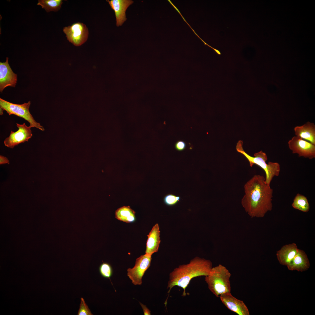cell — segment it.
<instances>
[{
    "mask_svg": "<svg viewBox=\"0 0 315 315\" xmlns=\"http://www.w3.org/2000/svg\"><path fill=\"white\" fill-rule=\"evenodd\" d=\"M241 204L251 218H262L272 208L273 189L266 183L265 177L254 175L244 186Z\"/></svg>",
    "mask_w": 315,
    "mask_h": 315,
    "instance_id": "1",
    "label": "cell"
},
{
    "mask_svg": "<svg viewBox=\"0 0 315 315\" xmlns=\"http://www.w3.org/2000/svg\"><path fill=\"white\" fill-rule=\"evenodd\" d=\"M212 267L210 260L199 257H195L188 264L179 265L169 274L167 287L169 289L168 293L173 287L177 286L183 288L182 295H186L185 289L191 279L197 276H207Z\"/></svg>",
    "mask_w": 315,
    "mask_h": 315,
    "instance_id": "2",
    "label": "cell"
},
{
    "mask_svg": "<svg viewBox=\"0 0 315 315\" xmlns=\"http://www.w3.org/2000/svg\"><path fill=\"white\" fill-rule=\"evenodd\" d=\"M229 271L221 264L211 269L209 274L205 276V281L210 290L216 297L224 293H231Z\"/></svg>",
    "mask_w": 315,
    "mask_h": 315,
    "instance_id": "3",
    "label": "cell"
},
{
    "mask_svg": "<svg viewBox=\"0 0 315 315\" xmlns=\"http://www.w3.org/2000/svg\"><path fill=\"white\" fill-rule=\"evenodd\" d=\"M243 143L242 140L239 141L236 146L237 151L246 158L249 162L250 167H252L255 164L264 171L266 175L265 181L267 184L270 185L273 177L279 175L280 170L279 164L276 162H271L267 163L266 162L267 160V156L262 150L254 153L253 157L244 151L243 147Z\"/></svg>",
    "mask_w": 315,
    "mask_h": 315,
    "instance_id": "4",
    "label": "cell"
},
{
    "mask_svg": "<svg viewBox=\"0 0 315 315\" xmlns=\"http://www.w3.org/2000/svg\"><path fill=\"white\" fill-rule=\"evenodd\" d=\"M31 102L22 104H16L10 102L0 98V107L6 111L9 115H14L23 118L30 123V126L35 127L42 131L45 130L43 127L34 119L29 111Z\"/></svg>",
    "mask_w": 315,
    "mask_h": 315,
    "instance_id": "5",
    "label": "cell"
},
{
    "mask_svg": "<svg viewBox=\"0 0 315 315\" xmlns=\"http://www.w3.org/2000/svg\"><path fill=\"white\" fill-rule=\"evenodd\" d=\"M63 30L67 40L75 46H81L88 39V29L82 22L74 23L71 25L64 27Z\"/></svg>",
    "mask_w": 315,
    "mask_h": 315,
    "instance_id": "6",
    "label": "cell"
},
{
    "mask_svg": "<svg viewBox=\"0 0 315 315\" xmlns=\"http://www.w3.org/2000/svg\"><path fill=\"white\" fill-rule=\"evenodd\" d=\"M151 255L145 254L137 258L134 266L127 270V275L134 285H141L142 278L149 268L152 259Z\"/></svg>",
    "mask_w": 315,
    "mask_h": 315,
    "instance_id": "7",
    "label": "cell"
},
{
    "mask_svg": "<svg viewBox=\"0 0 315 315\" xmlns=\"http://www.w3.org/2000/svg\"><path fill=\"white\" fill-rule=\"evenodd\" d=\"M288 144L292 153L298 154L299 157L310 159L315 158V145L299 136L293 137L289 141Z\"/></svg>",
    "mask_w": 315,
    "mask_h": 315,
    "instance_id": "8",
    "label": "cell"
},
{
    "mask_svg": "<svg viewBox=\"0 0 315 315\" xmlns=\"http://www.w3.org/2000/svg\"><path fill=\"white\" fill-rule=\"evenodd\" d=\"M16 126L18 130L15 132L11 131L9 136L4 141V145L8 148H13L20 144L28 141L33 135L30 126H27L24 123H16Z\"/></svg>",
    "mask_w": 315,
    "mask_h": 315,
    "instance_id": "9",
    "label": "cell"
},
{
    "mask_svg": "<svg viewBox=\"0 0 315 315\" xmlns=\"http://www.w3.org/2000/svg\"><path fill=\"white\" fill-rule=\"evenodd\" d=\"M219 297L223 304L231 311L239 315H249L248 309L243 301L233 296L231 293L222 294Z\"/></svg>",
    "mask_w": 315,
    "mask_h": 315,
    "instance_id": "10",
    "label": "cell"
},
{
    "mask_svg": "<svg viewBox=\"0 0 315 315\" xmlns=\"http://www.w3.org/2000/svg\"><path fill=\"white\" fill-rule=\"evenodd\" d=\"M6 57L5 62H0V91L2 93L7 86L15 87L17 81V76L12 71Z\"/></svg>",
    "mask_w": 315,
    "mask_h": 315,
    "instance_id": "11",
    "label": "cell"
},
{
    "mask_svg": "<svg viewBox=\"0 0 315 315\" xmlns=\"http://www.w3.org/2000/svg\"><path fill=\"white\" fill-rule=\"evenodd\" d=\"M106 1L114 11L116 26L117 27L121 26L127 20L126 10L132 4L133 1L131 0H107Z\"/></svg>",
    "mask_w": 315,
    "mask_h": 315,
    "instance_id": "12",
    "label": "cell"
},
{
    "mask_svg": "<svg viewBox=\"0 0 315 315\" xmlns=\"http://www.w3.org/2000/svg\"><path fill=\"white\" fill-rule=\"evenodd\" d=\"M310 266L307 254L303 250L299 249L295 256L287 266L289 270L302 272L307 270Z\"/></svg>",
    "mask_w": 315,
    "mask_h": 315,
    "instance_id": "13",
    "label": "cell"
},
{
    "mask_svg": "<svg viewBox=\"0 0 315 315\" xmlns=\"http://www.w3.org/2000/svg\"><path fill=\"white\" fill-rule=\"evenodd\" d=\"M299 249L294 243L283 246L276 252V255L279 263L281 265L287 266L295 256Z\"/></svg>",
    "mask_w": 315,
    "mask_h": 315,
    "instance_id": "14",
    "label": "cell"
},
{
    "mask_svg": "<svg viewBox=\"0 0 315 315\" xmlns=\"http://www.w3.org/2000/svg\"><path fill=\"white\" fill-rule=\"evenodd\" d=\"M146 243V254L152 255L157 252L160 242V231L159 225L155 224L153 227L149 234Z\"/></svg>",
    "mask_w": 315,
    "mask_h": 315,
    "instance_id": "15",
    "label": "cell"
},
{
    "mask_svg": "<svg viewBox=\"0 0 315 315\" xmlns=\"http://www.w3.org/2000/svg\"><path fill=\"white\" fill-rule=\"evenodd\" d=\"M294 130L296 136L315 145V125L314 123L307 122L302 125L295 127Z\"/></svg>",
    "mask_w": 315,
    "mask_h": 315,
    "instance_id": "16",
    "label": "cell"
},
{
    "mask_svg": "<svg viewBox=\"0 0 315 315\" xmlns=\"http://www.w3.org/2000/svg\"><path fill=\"white\" fill-rule=\"evenodd\" d=\"M135 212L130 206H123L115 211V217L117 219L127 223L134 222L136 220Z\"/></svg>",
    "mask_w": 315,
    "mask_h": 315,
    "instance_id": "17",
    "label": "cell"
},
{
    "mask_svg": "<svg viewBox=\"0 0 315 315\" xmlns=\"http://www.w3.org/2000/svg\"><path fill=\"white\" fill-rule=\"evenodd\" d=\"M292 206L294 209L304 212H308L310 208L307 197L299 193L297 194L294 198Z\"/></svg>",
    "mask_w": 315,
    "mask_h": 315,
    "instance_id": "18",
    "label": "cell"
},
{
    "mask_svg": "<svg viewBox=\"0 0 315 315\" xmlns=\"http://www.w3.org/2000/svg\"><path fill=\"white\" fill-rule=\"evenodd\" d=\"M63 3L62 0H39L37 5L41 6L47 12L59 10Z\"/></svg>",
    "mask_w": 315,
    "mask_h": 315,
    "instance_id": "19",
    "label": "cell"
},
{
    "mask_svg": "<svg viewBox=\"0 0 315 315\" xmlns=\"http://www.w3.org/2000/svg\"><path fill=\"white\" fill-rule=\"evenodd\" d=\"M99 271L104 277L110 278L113 274V270L111 265L108 263L103 262L100 266Z\"/></svg>",
    "mask_w": 315,
    "mask_h": 315,
    "instance_id": "20",
    "label": "cell"
},
{
    "mask_svg": "<svg viewBox=\"0 0 315 315\" xmlns=\"http://www.w3.org/2000/svg\"><path fill=\"white\" fill-rule=\"evenodd\" d=\"M181 197L172 194H168L164 198V202L167 206H172L177 204L181 199Z\"/></svg>",
    "mask_w": 315,
    "mask_h": 315,
    "instance_id": "21",
    "label": "cell"
},
{
    "mask_svg": "<svg viewBox=\"0 0 315 315\" xmlns=\"http://www.w3.org/2000/svg\"><path fill=\"white\" fill-rule=\"evenodd\" d=\"M77 315H92L93 314L91 313L90 310L89 309L88 306L85 303L84 299L81 298L80 306V307L78 311Z\"/></svg>",
    "mask_w": 315,
    "mask_h": 315,
    "instance_id": "22",
    "label": "cell"
},
{
    "mask_svg": "<svg viewBox=\"0 0 315 315\" xmlns=\"http://www.w3.org/2000/svg\"><path fill=\"white\" fill-rule=\"evenodd\" d=\"M175 147V149L178 151H183L186 148V144L183 141H179L176 143Z\"/></svg>",
    "mask_w": 315,
    "mask_h": 315,
    "instance_id": "23",
    "label": "cell"
},
{
    "mask_svg": "<svg viewBox=\"0 0 315 315\" xmlns=\"http://www.w3.org/2000/svg\"><path fill=\"white\" fill-rule=\"evenodd\" d=\"M9 164V160L6 157L4 156L0 155V164Z\"/></svg>",
    "mask_w": 315,
    "mask_h": 315,
    "instance_id": "24",
    "label": "cell"
},
{
    "mask_svg": "<svg viewBox=\"0 0 315 315\" xmlns=\"http://www.w3.org/2000/svg\"><path fill=\"white\" fill-rule=\"evenodd\" d=\"M139 303L143 309L144 315H150V311L147 307L146 306L140 302H139Z\"/></svg>",
    "mask_w": 315,
    "mask_h": 315,
    "instance_id": "25",
    "label": "cell"
},
{
    "mask_svg": "<svg viewBox=\"0 0 315 315\" xmlns=\"http://www.w3.org/2000/svg\"><path fill=\"white\" fill-rule=\"evenodd\" d=\"M4 110L1 108L0 107V115H2L3 114V111Z\"/></svg>",
    "mask_w": 315,
    "mask_h": 315,
    "instance_id": "26",
    "label": "cell"
}]
</instances>
